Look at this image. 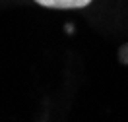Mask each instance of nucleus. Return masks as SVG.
<instances>
[{
	"mask_svg": "<svg viewBox=\"0 0 128 122\" xmlns=\"http://www.w3.org/2000/svg\"><path fill=\"white\" fill-rule=\"evenodd\" d=\"M37 4L45 8H58V10H70V8H84L91 0H35Z\"/></svg>",
	"mask_w": 128,
	"mask_h": 122,
	"instance_id": "1",
	"label": "nucleus"
}]
</instances>
